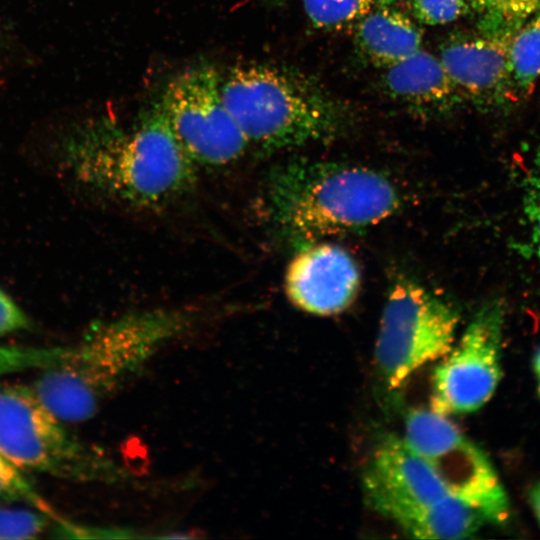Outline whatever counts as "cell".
I'll return each instance as SVG.
<instances>
[{"mask_svg":"<svg viewBox=\"0 0 540 540\" xmlns=\"http://www.w3.org/2000/svg\"><path fill=\"white\" fill-rule=\"evenodd\" d=\"M0 40H1V30H0Z\"/></svg>","mask_w":540,"mask_h":540,"instance_id":"484cf974","label":"cell"},{"mask_svg":"<svg viewBox=\"0 0 540 540\" xmlns=\"http://www.w3.org/2000/svg\"><path fill=\"white\" fill-rule=\"evenodd\" d=\"M401 205L398 188L383 173L350 163L304 159L277 166L264 196L273 232L295 251L377 225Z\"/></svg>","mask_w":540,"mask_h":540,"instance_id":"7a4b0ae2","label":"cell"},{"mask_svg":"<svg viewBox=\"0 0 540 540\" xmlns=\"http://www.w3.org/2000/svg\"><path fill=\"white\" fill-rule=\"evenodd\" d=\"M401 0H302L310 22L319 29L339 28Z\"/></svg>","mask_w":540,"mask_h":540,"instance_id":"2e32d148","label":"cell"},{"mask_svg":"<svg viewBox=\"0 0 540 540\" xmlns=\"http://www.w3.org/2000/svg\"><path fill=\"white\" fill-rule=\"evenodd\" d=\"M196 316L184 309L120 316L97 326L76 345L56 347L52 362L30 387L63 422L86 421L164 346L188 331Z\"/></svg>","mask_w":540,"mask_h":540,"instance_id":"6da1fadb","label":"cell"},{"mask_svg":"<svg viewBox=\"0 0 540 540\" xmlns=\"http://www.w3.org/2000/svg\"><path fill=\"white\" fill-rule=\"evenodd\" d=\"M383 85L391 98L423 116L448 114L463 102L439 57L422 48L385 68Z\"/></svg>","mask_w":540,"mask_h":540,"instance_id":"4fadbf2b","label":"cell"},{"mask_svg":"<svg viewBox=\"0 0 540 540\" xmlns=\"http://www.w3.org/2000/svg\"><path fill=\"white\" fill-rule=\"evenodd\" d=\"M457 308L411 280L395 282L384 304L375 345L377 368L390 388H400L417 370L440 360L455 343Z\"/></svg>","mask_w":540,"mask_h":540,"instance_id":"8992f818","label":"cell"},{"mask_svg":"<svg viewBox=\"0 0 540 540\" xmlns=\"http://www.w3.org/2000/svg\"><path fill=\"white\" fill-rule=\"evenodd\" d=\"M504 308L493 301L478 310L432 375L431 410L448 416L480 409L502 377Z\"/></svg>","mask_w":540,"mask_h":540,"instance_id":"9c48e42d","label":"cell"},{"mask_svg":"<svg viewBox=\"0 0 540 540\" xmlns=\"http://www.w3.org/2000/svg\"><path fill=\"white\" fill-rule=\"evenodd\" d=\"M223 100L249 147L274 153L328 140L344 126L336 103L305 79L280 68L249 64L221 79Z\"/></svg>","mask_w":540,"mask_h":540,"instance_id":"277c9868","label":"cell"},{"mask_svg":"<svg viewBox=\"0 0 540 540\" xmlns=\"http://www.w3.org/2000/svg\"><path fill=\"white\" fill-rule=\"evenodd\" d=\"M360 270L343 247L320 241L296 251L285 274V291L298 309L331 316L348 308L360 288Z\"/></svg>","mask_w":540,"mask_h":540,"instance_id":"8fae6325","label":"cell"},{"mask_svg":"<svg viewBox=\"0 0 540 540\" xmlns=\"http://www.w3.org/2000/svg\"><path fill=\"white\" fill-rule=\"evenodd\" d=\"M410 9L417 22L438 26L463 17L469 6L467 0H410Z\"/></svg>","mask_w":540,"mask_h":540,"instance_id":"ffe728a7","label":"cell"},{"mask_svg":"<svg viewBox=\"0 0 540 540\" xmlns=\"http://www.w3.org/2000/svg\"><path fill=\"white\" fill-rule=\"evenodd\" d=\"M529 503L534 511V514L540 524V480L537 481L529 490Z\"/></svg>","mask_w":540,"mask_h":540,"instance_id":"603a6c76","label":"cell"},{"mask_svg":"<svg viewBox=\"0 0 540 540\" xmlns=\"http://www.w3.org/2000/svg\"><path fill=\"white\" fill-rule=\"evenodd\" d=\"M362 485L371 508L417 539L434 507L449 496L432 468L396 436L376 446Z\"/></svg>","mask_w":540,"mask_h":540,"instance_id":"30bf717a","label":"cell"},{"mask_svg":"<svg viewBox=\"0 0 540 540\" xmlns=\"http://www.w3.org/2000/svg\"><path fill=\"white\" fill-rule=\"evenodd\" d=\"M24 385H0V454L21 471L73 482L120 483L127 473L73 436Z\"/></svg>","mask_w":540,"mask_h":540,"instance_id":"5b68a950","label":"cell"},{"mask_svg":"<svg viewBox=\"0 0 540 540\" xmlns=\"http://www.w3.org/2000/svg\"><path fill=\"white\" fill-rule=\"evenodd\" d=\"M509 64L515 91L530 92L540 77V8L513 34Z\"/></svg>","mask_w":540,"mask_h":540,"instance_id":"9a60e30c","label":"cell"},{"mask_svg":"<svg viewBox=\"0 0 540 540\" xmlns=\"http://www.w3.org/2000/svg\"><path fill=\"white\" fill-rule=\"evenodd\" d=\"M355 41L372 64L385 69L421 49L422 32L407 14L387 6L356 23Z\"/></svg>","mask_w":540,"mask_h":540,"instance_id":"5bb4252c","label":"cell"},{"mask_svg":"<svg viewBox=\"0 0 540 540\" xmlns=\"http://www.w3.org/2000/svg\"><path fill=\"white\" fill-rule=\"evenodd\" d=\"M55 517L36 508L17 509L0 504V539L38 538Z\"/></svg>","mask_w":540,"mask_h":540,"instance_id":"d6986e66","label":"cell"},{"mask_svg":"<svg viewBox=\"0 0 540 540\" xmlns=\"http://www.w3.org/2000/svg\"><path fill=\"white\" fill-rule=\"evenodd\" d=\"M484 17L485 31L516 32L539 8L540 0H467Z\"/></svg>","mask_w":540,"mask_h":540,"instance_id":"e0dca14e","label":"cell"},{"mask_svg":"<svg viewBox=\"0 0 540 540\" xmlns=\"http://www.w3.org/2000/svg\"><path fill=\"white\" fill-rule=\"evenodd\" d=\"M25 503L52 517L57 516L24 472L0 454V504Z\"/></svg>","mask_w":540,"mask_h":540,"instance_id":"ac0fdd59","label":"cell"},{"mask_svg":"<svg viewBox=\"0 0 540 540\" xmlns=\"http://www.w3.org/2000/svg\"><path fill=\"white\" fill-rule=\"evenodd\" d=\"M514 33L484 31L443 43L438 57L463 101L487 108L512 98L509 45Z\"/></svg>","mask_w":540,"mask_h":540,"instance_id":"7c38bea8","label":"cell"},{"mask_svg":"<svg viewBox=\"0 0 540 540\" xmlns=\"http://www.w3.org/2000/svg\"><path fill=\"white\" fill-rule=\"evenodd\" d=\"M538 394L540 396V382H539V385H538Z\"/></svg>","mask_w":540,"mask_h":540,"instance_id":"d4e9b609","label":"cell"},{"mask_svg":"<svg viewBox=\"0 0 540 540\" xmlns=\"http://www.w3.org/2000/svg\"><path fill=\"white\" fill-rule=\"evenodd\" d=\"M160 106L184 152L201 166L237 161L249 144L221 94L214 68L186 70L167 85Z\"/></svg>","mask_w":540,"mask_h":540,"instance_id":"ba28073f","label":"cell"},{"mask_svg":"<svg viewBox=\"0 0 540 540\" xmlns=\"http://www.w3.org/2000/svg\"><path fill=\"white\" fill-rule=\"evenodd\" d=\"M524 214L528 226L529 247L540 263V165L534 173L525 198Z\"/></svg>","mask_w":540,"mask_h":540,"instance_id":"44dd1931","label":"cell"},{"mask_svg":"<svg viewBox=\"0 0 540 540\" xmlns=\"http://www.w3.org/2000/svg\"><path fill=\"white\" fill-rule=\"evenodd\" d=\"M533 367H534V371L536 375L540 379V349L537 351V353L534 356Z\"/></svg>","mask_w":540,"mask_h":540,"instance_id":"cb8c5ba5","label":"cell"},{"mask_svg":"<svg viewBox=\"0 0 540 540\" xmlns=\"http://www.w3.org/2000/svg\"><path fill=\"white\" fill-rule=\"evenodd\" d=\"M404 440L432 468L449 495L485 521L504 524L508 520V496L491 461L447 416L431 409L411 411Z\"/></svg>","mask_w":540,"mask_h":540,"instance_id":"52a82bcc","label":"cell"},{"mask_svg":"<svg viewBox=\"0 0 540 540\" xmlns=\"http://www.w3.org/2000/svg\"><path fill=\"white\" fill-rule=\"evenodd\" d=\"M30 320L15 301L0 288V337L25 330Z\"/></svg>","mask_w":540,"mask_h":540,"instance_id":"7402d4cb","label":"cell"},{"mask_svg":"<svg viewBox=\"0 0 540 540\" xmlns=\"http://www.w3.org/2000/svg\"><path fill=\"white\" fill-rule=\"evenodd\" d=\"M64 162L83 185L132 207L154 209L186 193L196 165L158 104L129 129L105 121L71 131Z\"/></svg>","mask_w":540,"mask_h":540,"instance_id":"3957f363","label":"cell"}]
</instances>
